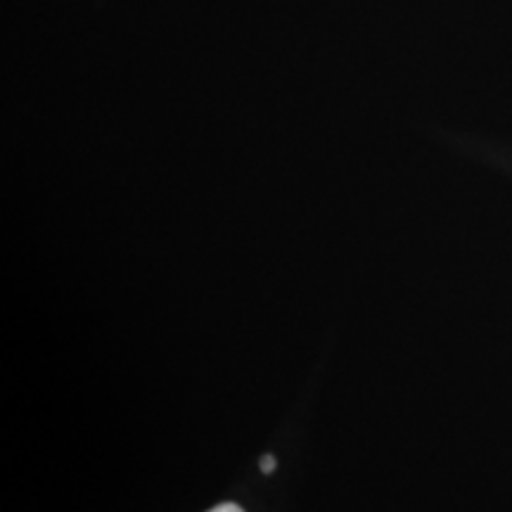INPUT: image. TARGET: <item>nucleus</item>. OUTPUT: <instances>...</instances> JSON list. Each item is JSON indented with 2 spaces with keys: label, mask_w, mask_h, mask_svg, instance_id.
<instances>
[{
  "label": "nucleus",
  "mask_w": 512,
  "mask_h": 512,
  "mask_svg": "<svg viewBox=\"0 0 512 512\" xmlns=\"http://www.w3.org/2000/svg\"><path fill=\"white\" fill-rule=\"evenodd\" d=\"M209 512H245L238 503H219L216 508H211Z\"/></svg>",
  "instance_id": "nucleus-1"
},
{
  "label": "nucleus",
  "mask_w": 512,
  "mask_h": 512,
  "mask_svg": "<svg viewBox=\"0 0 512 512\" xmlns=\"http://www.w3.org/2000/svg\"><path fill=\"white\" fill-rule=\"evenodd\" d=\"M275 465H278V463H275L273 456H264V460H261V470H264L266 475H268V472L275 470Z\"/></svg>",
  "instance_id": "nucleus-2"
}]
</instances>
